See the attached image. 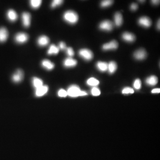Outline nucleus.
<instances>
[{"label":"nucleus","mask_w":160,"mask_h":160,"mask_svg":"<svg viewBox=\"0 0 160 160\" xmlns=\"http://www.w3.org/2000/svg\"><path fill=\"white\" fill-rule=\"evenodd\" d=\"M138 24L145 28H149L152 25V21L150 18L147 17H141L138 21Z\"/></svg>","instance_id":"nucleus-7"},{"label":"nucleus","mask_w":160,"mask_h":160,"mask_svg":"<svg viewBox=\"0 0 160 160\" xmlns=\"http://www.w3.org/2000/svg\"><path fill=\"white\" fill-rule=\"evenodd\" d=\"M58 95L59 97L61 98H64L68 96L67 92L64 89H60L58 92Z\"/></svg>","instance_id":"nucleus-31"},{"label":"nucleus","mask_w":160,"mask_h":160,"mask_svg":"<svg viewBox=\"0 0 160 160\" xmlns=\"http://www.w3.org/2000/svg\"><path fill=\"white\" fill-rule=\"evenodd\" d=\"M66 54L69 56L73 57L74 55V50L71 47H69L67 48L66 49Z\"/></svg>","instance_id":"nucleus-32"},{"label":"nucleus","mask_w":160,"mask_h":160,"mask_svg":"<svg viewBox=\"0 0 160 160\" xmlns=\"http://www.w3.org/2000/svg\"><path fill=\"white\" fill-rule=\"evenodd\" d=\"M63 18L65 21L70 24H74L78 20V16L77 13L72 10H68L64 13Z\"/></svg>","instance_id":"nucleus-2"},{"label":"nucleus","mask_w":160,"mask_h":160,"mask_svg":"<svg viewBox=\"0 0 160 160\" xmlns=\"http://www.w3.org/2000/svg\"><path fill=\"white\" fill-rule=\"evenodd\" d=\"M118 46V44L116 41H112L108 43L105 44L102 46L104 50H116Z\"/></svg>","instance_id":"nucleus-10"},{"label":"nucleus","mask_w":160,"mask_h":160,"mask_svg":"<svg viewBox=\"0 0 160 160\" xmlns=\"http://www.w3.org/2000/svg\"><path fill=\"white\" fill-rule=\"evenodd\" d=\"M79 55L84 60L87 61H90L93 59V55L92 52L87 49H81L79 51Z\"/></svg>","instance_id":"nucleus-3"},{"label":"nucleus","mask_w":160,"mask_h":160,"mask_svg":"<svg viewBox=\"0 0 160 160\" xmlns=\"http://www.w3.org/2000/svg\"><path fill=\"white\" fill-rule=\"evenodd\" d=\"M24 77V73L21 69H18L16 73L13 75L12 80L15 83H19L23 80Z\"/></svg>","instance_id":"nucleus-9"},{"label":"nucleus","mask_w":160,"mask_h":160,"mask_svg":"<svg viewBox=\"0 0 160 160\" xmlns=\"http://www.w3.org/2000/svg\"><path fill=\"white\" fill-rule=\"evenodd\" d=\"M151 2L154 5H157L160 3V1H158V0H153V1H151Z\"/></svg>","instance_id":"nucleus-36"},{"label":"nucleus","mask_w":160,"mask_h":160,"mask_svg":"<svg viewBox=\"0 0 160 160\" xmlns=\"http://www.w3.org/2000/svg\"><path fill=\"white\" fill-rule=\"evenodd\" d=\"M87 84L91 86L95 87L99 84V81L94 77H91L88 79L87 81Z\"/></svg>","instance_id":"nucleus-24"},{"label":"nucleus","mask_w":160,"mask_h":160,"mask_svg":"<svg viewBox=\"0 0 160 160\" xmlns=\"http://www.w3.org/2000/svg\"><path fill=\"white\" fill-rule=\"evenodd\" d=\"M113 1H110V0L104 1L101 3V6L103 8L107 7L110 6L113 3Z\"/></svg>","instance_id":"nucleus-27"},{"label":"nucleus","mask_w":160,"mask_h":160,"mask_svg":"<svg viewBox=\"0 0 160 160\" xmlns=\"http://www.w3.org/2000/svg\"><path fill=\"white\" fill-rule=\"evenodd\" d=\"M58 48H59V50L60 49L62 50H66L67 47H66V44H65V43L63 42H61L59 43Z\"/></svg>","instance_id":"nucleus-33"},{"label":"nucleus","mask_w":160,"mask_h":160,"mask_svg":"<svg viewBox=\"0 0 160 160\" xmlns=\"http://www.w3.org/2000/svg\"><path fill=\"white\" fill-rule=\"evenodd\" d=\"M145 81L146 84L149 86H155L158 82V78L155 76H151L146 79Z\"/></svg>","instance_id":"nucleus-19"},{"label":"nucleus","mask_w":160,"mask_h":160,"mask_svg":"<svg viewBox=\"0 0 160 160\" xmlns=\"http://www.w3.org/2000/svg\"><path fill=\"white\" fill-rule=\"evenodd\" d=\"M96 66L98 69L101 72H105L108 70V64L105 62H98Z\"/></svg>","instance_id":"nucleus-20"},{"label":"nucleus","mask_w":160,"mask_h":160,"mask_svg":"<svg viewBox=\"0 0 160 160\" xmlns=\"http://www.w3.org/2000/svg\"><path fill=\"white\" fill-rule=\"evenodd\" d=\"M30 14L28 12H24L22 14V21L23 26L26 28H28L31 24Z\"/></svg>","instance_id":"nucleus-6"},{"label":"nucleus","mask_w":160,"mask_h":160,"mask_svg":"<svg viewBox=\"0 0 160 160\" xmlns=\"http://www.w3.org/2000/svg\"><path fill=\"white\" fill-rule=\"evenodd\" d=\"M63 2V1H62V0H54L52 2L51 6L52 8H55L57 7L61 6Z\"/></svg>","instance_id":"nucleus-26"},{"label":"nucleus","mask_w":160,"mask_h":160,"mask_svg":"<svg viewBox=\"0 0 160 160\" xmlns=\"http://www.w3.org/2000/svg\"><path fill=\"white\" fill-rule=\"evenodd\" d=\"M42 1L41 0H31L30 1V5L32 8L37 9L41 6Z\"/></svg>","instance_id":"nucleus-25"},{"label":"nucleus","mask_w":160,"mask_h":160,"mask_svg":"<svg viewBox=\"0 0 160 160\" xmlns=\"http://www.w3.org/2000/svg\"><path fill=\"white\" fill-rule=\"evenodd\" d=\"M77 62L76 60L71 57L66 58L63 62V64L65 67L71 68L74 67L77 64Z\"/></svg>","instance_id":"nucleus-13"},{"label":"nucleus","mask_w":160,"mask_h":160,"mask_svg":"<svg viewBox=\"0 0 160 160\" xmlns=\"http://www.w3.org/2000/svg\"><path fill=\"white\" fill-rule=\"evenodd\" d=\"M133 86L135 89H137V90L140 89L142 87V82H141V80L139 79H136L134 82Z\"/></svg>","instance_id":"nucleus-30"},{"label":"nucleus","mask_w":160,"mask_h":160,"mask_svg":"<svg viewBox=\"0 0 160 160\" xmlns=\"http://www.w3.org/2000/svg\"><path fill=\"white\" fill-rule=\"evenodd\" d=\"M113 24L109 20H105L102 21L99 25V28L103 30L110 31L113 29Z\"/></svg>","instance_id":"nucleus-5"},{"label":"nucleus","mask_w":160,"mask_h":160,"mask_svg":"<svg viewBox=\"0 0 160 160\" xmlns=\"http://www.w3.org/2000/svg\"><path fill=\"white\" fill-rule=\"evenodd\" d=\"M122 38L125 42H132L135 40V36L132 33L125 32L122 35Z\"/></svg>","instance_id":"nucleus-16"},{"label":"nucleus","mask_w":160,"mask_h":160,"mask_svg":"<svg viewBox=\"0 0 160 160\" xmlns=\"http://www.w3.org/2000/svg\"><path fill=\"white\" fill-rule=\"evenodd\" d=\"M38 45L41 47L46 46L50 42V39L45 35H42L39 37L37 41Z\"/></svg>","instance_id":"nucleus-12"},{"label":"nucleus","mask_w":160,"mask_h":160,"mask_svg":"<svg viewBox=\"0 0 160 160\" xmlns=\"http://www.w3.org/2000/svg\"><path fill=\"white\" fill-rule=\"evenodd\" d=\"M117 69V64L115 62H111L108 64V70L110 74H113Z\"/></svg>","instance_id":"nucleus-23"},{"label":"nucleus","mask_w":160,"mask_h":160,"mask_svg":"<svg viewBox=\"0 0 160 160\" xmlns=\"http://www.w3.org/2000/svg\"><path fill=\"white\" fill-rule=\"evenodd\" d=\"M135 91L133 90V88H131L130 87H125L123 89L122 91V93L123 94H129V93H134Z\"/></svg>","instance_id":"nucleus-29"},{"label":"nucleus","mask_w":160,"mask_h":160,"mask_svg":"<svg viewBox=\"0 0 160 160\" xmlns=\"http://www.w3.org/2000/svg\"><path fill=\"white\" fill-rule=\"evenodd\" d=\"M59 50H60L58 47L56 46L55 45L52 44L49 47L47 53L49 55H57L59 52Z\"/></svg>","instance_id":"nucleus-22"},{"label":"nucleus","mask_w":160,"mask_h":160,"mask_svg":"<svg viewBox=\"0 0 160 160\" xmlns=\"http://www.w3.org/2000/svg\"><path fill=\"white\" fill-rule=\"evenodd\" d=\"M138 8V5L136 3H132L130 6L131 10L132 11H135Z\"/></svg>","instance_id":"nucleus-34"},{"label":"nucleus","mask_w":160,"mask_h":160,"mask_svg":"<svg viewBox=\"0 0 160 160\" xmlns=\"http://www.w3.org/2000/svg\"><path fill=\"white\" fill-rule=\"evenodd\" d=\"M68 95L72 98L84 96L87 95V93L84 91H81L79 86L76 85H72L69 87L67 91Z\"/></svg>","instance_id":"nucleus-1"},{"label":"nucleus","mask_w":160,"mask_h":160,"mask_svg":"<svg viewBox=\"0 0 160 160\" xmlns=\"http://www.w3.org/2000/svg\"><path fill=\"white\" fill-rule=\"evenodd\" d=\"M8 33L7 30L4 27L0 28V42H4L8 38Z\"/></svg>","instance_id":"nucleus-15"},{"label":"nucleus","mask_w":160,"mask_h":160,"mask_svg":"<svg viewBox=\"0 0 160 160\" xmlns=\"http://www.w3.org/2000/svg\"><path fill=\"white\" fill-rule=\"evenodd\" d=\"M91 93L93 96H99L101 94V91L98 88L93 87L91 89Z\"/></svg>","instance_id":"nucleus-28"},{"label":"nucleus","mask_w":160,"mask_h":160,"mask_svg":"<svg viewBox=\"0 0 160 160\" xmlns=\"http://www.w3.org/2000/svg\"><path fill=\"white\" fill-rule=\"evenodd\" d=\"M32 83L33 87L36 89L43 86V82L42 80L40 78L37 77H34L33 78Z\"/></svg>","instance_id":"nucleus-21"},{"label":"nucleus","mask_w":160,"mask_h":160,"mask_svg":"<svg viewBox=\"0 0 160 160\" xmlns=\"http://www.w3.org/2000/svg\"><path fill=\"white\" fill-rule=\"evenodd\" d=\"M49 90V87L47 86H42L40 87L36 88L35 91V95L37 97H41L47 93Z\"/></svg>","instance_id":"nucleus-8"},{"label":"nucleus","mask_w":160,"mask_h":160,"mask_svg":"<svg viewBox=\"0 0 160 160\" xmlns=\"http://www.w3.org/2000/svg\"><path fill=\"white\" fill-rule=\"evenodd\" d=\"M42 65L43 67L48 70H52L55 68V65L50 61L47 59L43 60L42 62Z\"/></svg>","instance_id":"nucleus-17"},{"label":"nucleus","mask_w":160,"mask_h":160,"mask_svg":"<svg viewBox=\"0 0 160 160\" xmlns=\"http://www.w3.org/2000/svg\"><path fill=\"white\" fill-rule=\"evenodd\" d=\"M152 93H160V89L159 88H154V89H153L151 91Z\"/></svg>","instance_id":"nucleus-35"},{"label":"nucleus","mask_w":160,"mask_h":160,"mask_svg":"<svg viewBox=\"0 0 160 160\" xmlns=\"http://www.w3.org/2000/svg\"><path fill=\"white\" fill-rule=\"evenodd\" d=\"M160 19H159V20H158V22H157V25H156L157 29H158V30H160Z\"/></svg>","instance_id":"nucleus-37"},{"label":"nucleus","mask_w":160,"mask_h":160,"mask_svg":"<svg viewBox=\"0 0 160 160\" xmlns=\"http://www.w3.org/2000/svg\"><path fill=\"white\" fill-rule=\"evenodd\" d=\"M29 39V36L24 33H19L15 36V40L16 42L18 44H23L25 43Z\"/></svg>","instance_id":"nucleus-4"},{"label":"nucleus","mask_w":160,"mask_h":160,"mask_svg":"<svg viewBox=\"0 0 160 160\" xmlns=\"http://www.w3.org/2000/svg\"><path fill=\"white\" fill-rule=\"evenodd\" d=\"M134 57L138 60H142L145 59L147 56V53L145 50L143 49H139L134 53Z\"/></svg>","instance_id":"nucleus-11"},{"label":"nucleus","mask_w":160,"mask_h":160,"mask_svg":"<svg viewBox=\"0 0 160 160\" xmlns=\"http://www.w3.org/2000/svg\"><path fill=\"white\" fill-rule=\"evenodd\" d=\"M114 23L117 26L119 27L122 24L123 18L122 14L119 12L115 13L114 16Z\"/></svg>","instance_id":"nucleus-18"},{"label":"nucleus","mask_w":160,"mask_h":160,"mask_svg":"<svg viewBox=\"0 0 160 160\" xmlns=\"http://www.w3.org/2000/svg\"><path fill=\"white\" fill-rule=\"evenodd\" d=\"M7 17L8 20L11 22H14L16 21L18 18V15L16 11L13 9H9L7 13Z\"/></svg>","instance_id":"nucleus-14"}]
</instances>
